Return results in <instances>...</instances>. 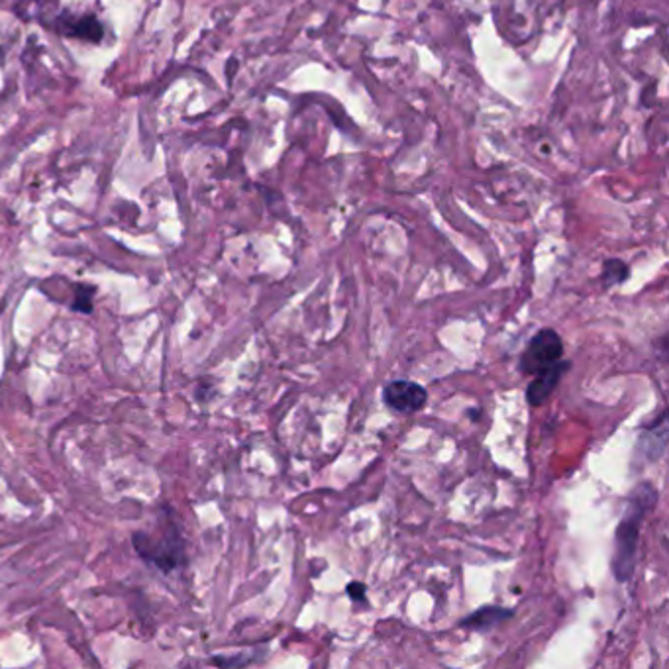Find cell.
I'll list each match as a JSON object with an SVG mask.
<instances>
[{
  "label": "cell",
  "mask_w": 669,
  "mask_h": 669,
  "mask_svg": "<svg viewBox=\"0 0 669 669\" xmlns=\"http://www.w3.org/2000/svg\"><path fill=\"white\" fill-rule=\"evenodd\" d=\"M656 501L658 491L650 484L636 485L626 501L623 519L614 534L613 574L616 581H628L633 577L642 522Z\"/></svg>",
  "instance_id": "1"
},
{
  "label": "cell",
  "mask_w": 669,
  "mask_h": 669,
  "mask_svg": "<svg viewBox=\"0 0 669 669\" xmlns=\"http://www.w3.org/2000/svg\"><path fill=\"white\" fill-rule=\"evenodd\" d=\"M132 544L146 564L158 567L163 574H171L186 564L185 540L175 524H169L159 536L148 532H134Z\"/></svg>",
  "instance_id": "2"
},
{
  "label": "cell",
  "mask_w": 669,
  "mask_h": 669,
  "mask_svg": "<svg viewBox=\"0 0 669 669\" xmlns=\"http://www.w3.org/2000/svg\"><path fill=\"white\" fill-rule=\"evenodd\" d=\"M562 358L564 340L554 328H542L530 338L529 344L522 350L519 370L524 375H536L542 370L552 367L554 363L562 362Z\"/></svg>",
  "instance_id": "3"
},
{
  "label": "cell",
  "mask_w": 669,
  "mask_h": 669,
  "mask_svg": "<svg viewBox=\"0 0 669 669\" xmlns=\"http://www.w3.org/2000/svg\"><path fill=\"white\" fill-rule=\"evenodd\" d=\"M383 400L393 412L399 415H412L424 409L428 400V390L417 382L409 379H397L385 385Z\"/></svg>",
  "instance_id": "4"
},
{
  "label": "cell",
  "mask_w": 669,
  "mask_h": 669,
  "mask_svg": "<svg viewBox=\"0 0 669 669\" xmlns=\"http://www.w3.org/2000/svg\"><path fill=\"white\" fill-rule=\"evenodd\" d=\"M56 30L61 36L77 37V39L91 42V44H101L104 37L103 24L93 14L71 16L69 12H66L57 19Z\"/></svg>",
  "instance_id": "5"
},
{
  "label": "cell",
  "mask_w": 669,
  "mask_h": 669,
  "mask_svg": "<svg viewBox=\"0 0 669 669\" xmlns=\"http://www.w3.org/2000/svg\"><path fill=\"white\" fill-rule=\"evenodd\" d=\"M567 370H569V362H558L554 363L552 367H546V370L536 373L534 382L530 383L529 390H526V400L530 405L540 407L544 400H548L549 395L556 390Z\"/></svg>",
  "instance_id": "6"
},
{
  "label": "cell",
  "mask_w": 669,
  "mask_h": 669,
  "mask_svg": "<svg viewBox=\"0 0 669 669\" xmlns=\"http://www.w3.org/2000/svg\"><path fill=\"white\" fill-rule=\"evenodd\" d=\"M666 446H668V422L666 415L661 412L660 419L656 420L648 430H644L638 438V452L648 462H656L664 456Z\"/></svg>",
  "instance_id": "7"
},
{
  "label": "cell",
  "mask_w": 669,
  "mask_h": 669,
  "mask_svg": "<svg viewBox=\"0 0 669 669\" xmlns=\"http://www.w3.org/2000/svg\"><path fill=\"white\" fill-rule=\"evenodd\" d=\"M512 614L514 613H512L511 609L487 604V606H481L479 611H475L469 616L462 619L460 626L469 628V631H477V633H487V631L495 628L497 624L504 623L507 619H511Z\"/></svg>",
  "instance_id": "8"
},
{
  "label": "cell",
  "mask_w": 669,
  "mask_h": 669,
  "mask_svg": "<svg viewBox=\"0 0 669 669\" xmlns=\"http://www.w3.org/2000/svg\"><path fill=\"white\" fill-rule=\"evenodd\" d=\"M628 275H631V268H628L623 260H616V258H613V260L604 261L601 277H603L604 285H606V287L621 285V283L628 280Z\"/></svg>",
  "instance_id": "9"
},
{
  "label": "cell",
  "mask_w": 669,
  "mask_h": 669,
  "mask_svg": "<svg viewBox=\"0 0 669 669\" xmlns=\"http://www.w3.org/2000/svg\"><path fill=\"white\" fill-rule=\"evenodd\" d=\"M94 293H97V288L93 285H77L71 310L83 313V315H91L94 307Z\"/></svg>",
  "instance_id": "10"
},
{
  "label": "cell",
  "mask_w": 669,
  "mask_h": 669,
  "mask_svg": "<svg viewBox=\"0 0 669 669\" xmlns=\"http://www.w3.org/2000/svg\"><path fill=\"white\" fill-rule=\"evenodd\" d=\"M348 597L352 599L353 603H365V586L360 581H352L348 586Z\"/></svg>",
  "instance_id": "11"
}]
</instances>
